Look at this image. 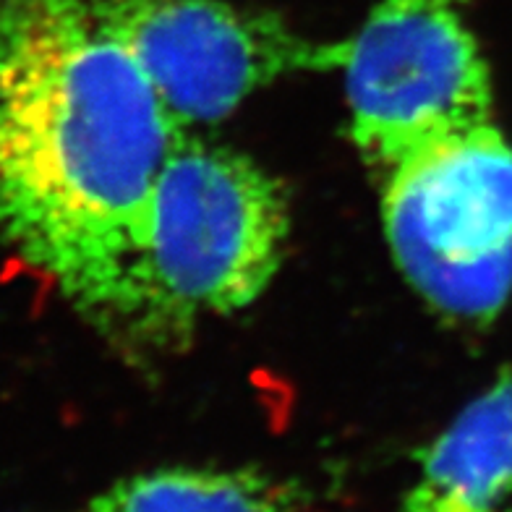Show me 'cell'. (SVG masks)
I'll use <instances>...</instances> for the list:
<instances>
[{
    "label": "cell",
    "instance_id": "5b68a950",
    "mask_svg": "<svg viewBox=\"0 0 512 512\" xmlns=\"http://www.w3.org/2000/svg\"><path fill=\"white\" fill-rule=\"evenodd\" d=\"M173 121H225L285 76L343 71L348 40H311L272 11L225 0H92Z\"/></svg>",
    "mask_w": 512,
    "mask_h": 512
},
{
    "label": "cell",
    "instance_id": "8992f818",
    "mask_svg": "<svg viewBox=\"0 0 512 512\" xmlns=\"http://www.w3.org/2000/svg\"><path fill=\"white\" fill-rule=\"evenodd\" d=\"M512 499V361L421 452L403 512H499Z\"/></svg>",
    "mask_w": 512,
    "mask_h": 512
},
{
    "label": "cell",
    "instance_id": "52a82bcc",
    "mask_svg": "<svg viewBox=\"0 0 512 512\" xmlns=\"http://www.w3.org/2000/svg\"><path fill=\"white\" fill-rule=\"evenodd\" d=\"M301 492L249 468H165L115 481L89 512H296Z\"/></svg>",
    "mask_w": 512,
    "mask_h": 512
},
{
    "label": "cell",
    "instance_id": "277c9868",
    "mask_svg": "<svg viewBox=\"0 0 512 512\" xmlns=\"http://www.w3.org/2000/svg\"><path fill=\"white\" fill-rule=\"evenodd\" d=\"M471 0H377L343 66L351 139L374 176L494 121L492 79L468 24Z\"/></svg>",
    "mask_w": 512,
    "mask_h": 512
},
{
    "label": "cell",
    "instance_id": "3957f363",
    "mask_svg": "<svg viewBox=\"0 0 512 512\" xmlns=\"http://www.w3.org/2000/svg\"><path fill=\"white\" fill-rule=\"evenodd\" d=\"M379 183L408 285L442 317L492 322L512 293V144L497 123L421 149Z\"/></svg>",
    "mask_w": 512,
    "mask_h": 512
},
{
    "label": "cell",
    "instance_id": "7a4b0ae2",
    "mask_svg": "<svg viewBox=\"0 0 512 512\" xmlns=\"http://www.w3.org/2000/svg\"><path fill=\"white\" fill-rule=\"evenodd\" d=\"M288 233L277 178L236 149L183 134L136 230V345L173 348L199 319L254 304Z\"/></svg>",
    "mask_w": 512,
    "mask_h": 512
},
{
    "label": "cell",
    "instance_id": "6da1fadb",
    "mask_svg": "<svg viewBox=\"0 0 512 512\" xmlns=\"http://www.w3.org/2000/svg\"><path fill=\"white\" fill-rule=\"evenodd\" d=\"M183 131L92 0H0V241L136 345V230Z\"/></svg>",
    "mask_w": 512,
    "mask_h": 512
},
{
    "label": "cell",
    "instance_id": "ba28073f",
    "mask_svg": "<svg viewBox=\"0 0 512 512\" xmlns=\"http://www.w3.org/2000/svg\"><path fill=\"white\" fill-rule=\"evenodd\" d=\"M499 512H512V507H510V505H507V507H505V510H499Z\"/></svg>",
    "mask_w": 512,
    "mask_h": 512
}]
</instances>
